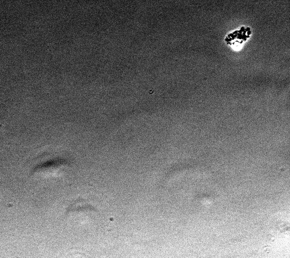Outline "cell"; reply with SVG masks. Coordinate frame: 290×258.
<instances>
[{"mask_svg": "<svg viewBox=\"0 0 290 258\" xmlns=\"http://www.w3.org/2000/svg\"><path fill=\"white\" fill-rule=\"evenodd\" d=\"M70 165L66 160L56 159L47 162L38 167V174L43 177L58 178L63 175L69 168Z\"/></svg>", "mask_w": 290, "mask_h": 258, "instance_id": "1", "label": "cell"}, {"mask_svg": "<svg viewBox=\"0 0 290 258\" xmlns=\"http://www.w3.org/2000/svg\"><path fill=\"white\" fill-rule=\"evenodd\" d=\"M250 33H251V31H248L247 32V34L248 35H249Z\"/></svg>", "mask_w": 290, "mask_h": 258, "instance_id": "2", "label": "cell"}]
</instances>
